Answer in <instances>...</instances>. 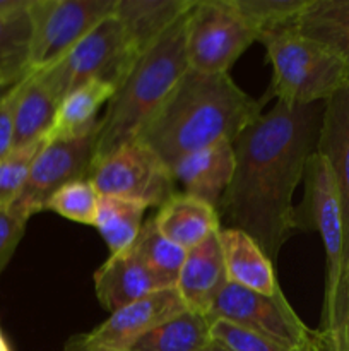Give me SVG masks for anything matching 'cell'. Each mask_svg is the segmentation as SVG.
<instances>
[{
    "mask_svg": "<svg viewBox=\"0 0 349 351\" xmlns=\"http://www.w3.org/2000/svg\"><path fill=\"white\" fill-rule=\"evenodd\" d=\"M322 113L324 103L276 101L233 143L235 175L219 209L229 226L252 237L272 264L301 230L293 195L317 151Z\"/></svg>",
    "mask_w": 349,
    "mask_h": 351,
    "instance_id": "cell-1",
    "label": "cell"
},
{
    "mask_svg": "<svg viewBox=\"0 0 349 351\" xmlns=\"http://www.w3.org/2000/svg\"><path fill=\"white\" fill-rule=\"evenodd\" d=\"M266 99L246 95L229 74L188 69L135 136L168 168L180 158L236 137L262 115Z\"/></svg>",
    "mask_w": 349,
    "mask_h": 351,
    "instance_id": "cell-2",
    "label": "cell"
},
{
    "mask_svg": "<svg viewBox=\"0 0 349 351\" xmlns=\"http://www.w3.org/2000/svg\"><path fill=\"white\" fill-rule=\"evenodd\" d=\"M185 19L187 14L142 51L115 89V95L106 105L105 115L99 119L94 161L135 139L144 123L156 113L181 75L188 71Z\"/></svg>",
    "mask_w": 349,
    "mask_h": 351,
    "instance_id": "cell-3",
    "label": "cell"
},
{
    "mask_svg": "<svg viewBox=\"0 0 349 351\" xmlns=\"http://www.w3.org/2000/svg\"><path fill=\"white\" fill-rule=\"evenodd\" d=\"M305 199L298 211L301 230H315L325 249V291L322 331H341L349 311V266L346 261L344 218L334 173L315 151L305 168Z\"/></svg>",
    "mask_w": 349,
    "mask_h": 351,
    "instance_id": "cell-4",
    "label": "cell"
},
{
    "mask_svg": "<svg viewBox=\"0 0 349 351\" xmlns=\"http://www.w3.org/2000/svg\"><path fill=\"white\" fill-rule=\"evenodd\" d=\"M272 65V95L293 105L325 103L349 82V67L296 27L260 34Z\"/></svg>",
    "mask_w": 349,
    "mask_h": 351,
    "instance_id": "cell-5",
    "label": "cell"
},
{
    "mask_svg": "<svg viewBox=\"0 0 349 351\" xmlns=\"http://www.w3.org/2000/svg\"><path fill=\"white\" fill-rule=\"evenodd\" d=\"M137 58L122 23L109 16L57 64L34 72L60 103L68 93L91 81L108 82L116 89Z\"/></svg>",
    "mask_w": 349,
    "mask_h": 351,
    "instance_id": "cell-6",
    "label": "cell"
},
{
    "mask_svg": "<svg viewBox=\"0 0 349 351\" xmlns=\"http://www.w3.org/2000/svg\"><path fill=\"white\" fill-rule=\"evenodd\" d=\"M257 33L231 0H194L185 19V51L190 71L229 74Z\"/></svg>",
    "mask_w": 349,
    "mask_h": 351,
    "instance_id": "cell-7",
    "label": "cell"
},
{
    "mask_svg": "<svg viewBox=\"0 0 349 351\" xmlns=\"http://www.w3.org/2000/svg\"><path fill=\"white\" fill-rule=\"evenodd\" d=\"M88 180L99 195L127 199L146 208H161L177 194L170 168L137 139L96 160Z\"/></svg>",
    "mask_w": 349,
    "mask_h": 351,
    "instance_id": "cell-8",
    "label": "cell"
},
{
    "mask_svg": "<svg viewBox=\"0 0 349 351\" xmlns=\"http://www.w3.org/2000/svg\"><path fill=\"white\" fill-rule=\"evenodd\" d=\"M116 0H31V71L57 64L106 17Z\"/></svg>",
    "mask_w": 349,
    "mask_h": 351,
    "instance_id": "cell-9",
    "label": "cell"
},
{
    "mask_svg": "<svg viewBox=\"0 0 349 351\" xmlns=\"http://www.w3.org/2000/svg\"><path fill=\"white\" fill-rule=\"evenodd\" d=\"M207 319L211 322H231L296 351L307 350L311 332L293 311L283 290L274 295H262L229 281L212 304Z\"/></svg>",
    "mask_w": 349,
    "mask_h": 351,
    "instance_id": "cell-10",
    "label": "cell"
},
{
    "mask_svg": "<svg viewBox=\"0 0 349 351\" xmlns=\"http://www.w3.org/2000/svg\"><path fill=\"white\" fill-rule=\"evenodd\" d=\"M98 127L68 139H50L36 154L24 189L9 208L29 219L47 209L51 195L64 185L86 180L94 161Z\"/></svg>",
    "mask_w": 349,
    "mask_h": 351,
    "instance_id": "cell-11",
    "label": "cell"
},
{
    "mask_svg": "<svg viewBox=\"0 0 349 351\" xmlns=\"http://www.w3.org/2000/svg\"><path fill=\"white\" fill-rule=\"evenodd\" d=\"M185 311L188 308L185 307L177 288H166L118 308L92 331L74 336L65 348L75 351H125L147 331Z\"/></svg>",
    "mask_w": 349,
    "mask_h": 351,
    "instance_id": "cell-12",
    "label": "cell"
},
{
    "mask_svg": "<svg viewBox=\"0 0 349 351\" xmlns=\"http://www.w3.org/2000/svg\"><path fill=\"white\" fill-rule=\"evenodd\" d=\"M99 304L109 314L140 300L156 291L173 288V285L151 269L133 250L109 254L108 261L92 276Z\"/></svg>",
    "mask_w": 349,
    "mask_h": 351,
    "instance_id": "cell-13",
    "label": "cell"
},
{
    "mask_svg": "<svg viewBox=\"0 0 349 351\" xmlns=\"http://www.w3.org/2000/svg\"><path fill=\"white\" fill-rule=\"evenodd\" d=\"M181 194L207 202L219 209L235 175V151L231 143H218L185 154L170 168Z\"/></svg>",
    "mask_w": 349,
    "mask_h": 351,
    "instance_id": "cell-14",
    "label": "cell"
},
{
    "mask_svg": "<svg viewBox=\"0 0 349 351\" xmlns=\"http://www.w3.org/2000/svg\"><path fill=\"white\" fill-rule=\"evenodd\" d=\"M228 283L219 235L214 233L201 245L188 250L174 288L185 307L207 317L212 304Z\"/></svg>",
    "mask_w": 349,
    "mask_h": 351,
    "instance_id": "cell-15",
    "label": "cell"
},
{
    "mask_svg": "<svg viewBox=\"0 0 349 351\" xmlns=\"http://www.w3.org/2000/svg\"><path fill=\"white\" fill-rule=\"evenodd\" d=\"M317 153L327 160L339 189L349 266V82L324 103Z\"/></svg>",
    "mask_w": 349,
    "mask_h": 351,
    "instance_id": "cell-16",
    "label": "cell"
},
{
    "mask_svg": "<svg viewBox=\"0 0 349 351\" xmlns=\"http://www.w3.org/2000/svg\"><path fill=\"white\" fill-rule=\"evenodd\" d=\"M218 235L229 283L262 295L281 290L274 264L252 237L231 226L219 228Z\"/></svg>",
    "mask_w": 349,
    "mask_h": 351,
    "instance_id": "cell-17",
    "label": "cell"
},
{
    "mask_svg": "<svg viewBox=\"0 0 349 351\" xmlns=\"http://www.w3.org/2000/svg\"><path fill=\"white\" fill-rule=\"evenodd\" d=\"M192 5L194 0H116L113 16L122 23L130 47L140 57Z\"/></svg>",
    "mask_w": 349,
    "mask_h": 351,
    "instance_id": "cell-18",
    "label": "cell"
},
{
    "mask_svg": "<svg viewBox=\"0 0 349 351\" xmlns=\"http://www.w3.org/2000/svg\"><path fill=\"white\" fill-rule=\"evenodd\" d=\"M157 232L181 249L192 250L219 232V211L207 202L177 192L153 218Z\"/></svg>",
    "mask_w": 349,
    "mask_h": 351,
    "instance_id": "cell-19",
    "label": "cell"
},
{
    "mask_svg": "<svg viewBox=\"0 0 349 351\" xmlns=\"http://www.w3.org/2000/svg\"><path fill=\"white\" fill-rule=\"evenodd\" d=\"M58 99L43 84L40 75L31 71L21 89L14 117V147L47 139L53 129L58 112Z\"/></svg>",
    "mask_w": 349,
    "mask_h": 351,
    "instance_id": "cell-20",
    "label": "cell"
},
{
    "mask_svg": "<svg viewBox=\"0 0 349 351\" xmlns=\"http://www.w3.org/2000/svg\"><path fill=\"white\" fill-rule=\"evenodd\" d=\"M296 31L337 55L349 67V0H310Z\"/></svg>",
    "mask_w": 349,
    "mask_h": 351,
    "instance_id": "cell-21",
    "label": "cell"
},
{
    "mask_svg": "<svg viewBox=\"0 0 349 351\" xmlns=\"http://www.w3.org/2000/svg\"><path fill=\"white\" fill-rule=\"evenodd\" d=\"M115 95V88L108 82L91 81L68 93L58 105L50 139H68L81 136L98 127V113L105 103Z\"/></svg>",
    "mask_w": 349,
    "mask_h": 351,
    "instance_id": "cell-22",
    "label": "cell"
},
{
    "mask_svg": "<svg viewBox=\"0 0 349 351\" xmlns=\"http://www.w3.org/2000/svg\"><path fill=\"white\" fill-rule=\"evenodd\" d=\"M211 324L205 315L185 311L147 331L125 351H205L212 345Z\"/></svg>",
    "mask_w": 349,
    "mask_h": 351,
    "instance_id": "cell-23",
    "label": "cell"
},
{
    "mask_svg": "<svg viewBox=\"0 0 349 351\" xmlns=\"http://www.w3.org/2000/svg\"><path fill=\"white\" fill-rule=\"evenodd\" d=\"M146 206L127 199L99 195L94 226L108 245L109 252L116 254L132 247L142 228Z\"/></svg>",
    "mask_w": 349,
    "mask_h": 351,
    "instance_id": "cell-24",
    "label": "cell"
},
{
    "mask_svg": "<svg viewBox=\"0 0 349 351\" xmlns=\"http://www.w3.org/2000/svg\"><path fill=\"white\" fill-rule=\"evenodd\" d=\"M27 10L0 19V91L17 84L31 72V19Z\"/></svg>",
    "mask_w": 349,
    "mask_h": 351,
    "instance_id": "cell-25",
    "label": "cell"
},
{
    "mask_svg": "<svg viewBox=\"0 0 349 351\" xmlns=\"http://www.w3.org/2000/svg\"><path fill=\"white\" fill-rule=\"evenodd\" d=\"M310 0H231L240 16L260 34L296 27Z\"/></svg>",
    "mask_w": 349,
    "mask_h": 351,
    "instance_id": "cell-26",
    "label": "cell"
},
{
    "mask_svg": "<svg viewBox=\"0 0 349 351\" xmlns=\"http://www.w3.org/2000/svg\"><path fill=\"white\" fill-rule=\"evenodd\" d=\"M132 247L151 269L170 281L173 287L177 285L178 274L187 259L188 250L181 249L180 245L161 235L153 219L144 223Z\"/></svg>",
    "mask_w": 349,
    "mask_h": 351,
    "instance_id": "cell-27",
    "label": "cell"
},
{
    "mask_svg": "<svg viewBox=\"0 0 349 351\" xmlns=\"http://www.w3.org/2000/svg\"><path fill=\"white\" fill-rule=\"evenodd\" d=\"M98 202V191L86 178V180L70 182V184L58 189L48 201L47 209L74 223L94 226Z\"/></svg>",
    "mask_w": 349,
    "mask_h": 351,
    "instance_id": "cell-28",
    "label": "cell"
},
{
    "mask_svg": "<svg viewBox=\"0 0 349 351\" xmlns=\"http://www.w3.org/2000/svg\"><path fill=\"white\" fill-rule=\"evenodd\" d=\"M47 139L23 147H12L5 156L0 158V208H9L19 197L34 158Z\"/></svg>",
    "mask_w": 349,
    "mask_h": 351,
    "instance_id": "cell-29",
    "label": "cell"
},
{
    "mask_svg": "<svg viewBox=\"0 0 349 351\" xmlns=\"http://www.w3.org/2000/svg\"><path fill=\"white\" fill-rule=\"evenodd\" d=\"M212 343L228 351H296L226 321H212Z\"/></svg>",
    "mask_w": 349,
    "mask_h": 351,
    "instance_id": "cell-30",
    "label": "cell"
},
{
    "mask_svg": "<svg viewBox=\"0 0 349 351\" xmlns=\"http://www.w3.org/2000/svg\"><path fill=\"white\" fill-rule=\"evenodd\" d=\"M29 219L12 208H0V274L12 259Z\"/></svg>",
    "mask_w": 349,
    "mask_h": 351,
    "instance_id": "cell-31",
    "label": "cell"
},
{
    "mask_svg": "<svg viewBox=\"0 0 349 351\" xmlns=\"http://www.w3.org/2000/svg\"><path fill=\"white\" fill-rule=\"evenodd\" d=\"M24 79L10 86L0 98V158L5 156L14 147V117Z\"/></svg>",
    "mask_w": 349,
    "mask_h": 351,
    "instance_id": "cell-32",
    "label": "cell"
},
{
    "mask_svg": "<svg viewBox=\"0 0 349 351\" xmlns=\"http://www.w3.org/2000/svg\"><path fill=\"white\" fill-rule=\"evenodd\" d=\"M305 351H344L342 348L341 331H322L311 329Z\"/></svg>",
    "mask_w": 349,
    "mask_h": 351,
    "instance_id": "cell-33",
    "label": "cell"
},
{
    "mask_svg": "<svg viewBox=\"0 0 349 351\" xmlns=\"http://www.w3.org/2000/svg\"><path fill=\"white\" fill-rule=\"evenodd\" d=\"M29 5L31 0H0V19L24 12Z\"/></svg>",
    "mask_w": 349,
    "mask_h": 351,
    "instance_id": "cell-34",
    "label": "cell"
},
{
    "mask_svg": "<svg viewBox=\"0 0 349 351\" xmlns=\"http://www.w3.org/2000/svg\"><path fill=\"white\" fill-rule=\"evenodd\" d=\"M341 339H342V348H344V351H349V311H348V315H346L344 324H342Z\"/></svg>",
    "mask_w": 349,
    "mask_h": 351,
    "instance_id": "cell-35",
    "label": "cell"
},
{
    "mask_svg": "<svg viewBox=\"0 0 349 351\" xmlns=\"http://www.w3.org/2000/svg\"><path fill=\"white\" fill-rule=\"evenodd\" d=\"M0 351H10L9 343H7L5 336L2 335V331H0Z\"/></svg>",
    "mask_w": 349,
    "mask_h": 351,
    "instance_id": "cell-36",
    "label": "cell"
},
{
    "mask_svg": "<svg viewBox=\"0 0 349 351\" xmlns=\"http://www.w3.org/2000/svg\"><path fill=\"white\" fill-rule=\"evenodd\" d=\"M212 345H214V348L218 350V351H228L226 348H222V346H219V345H216V343H212Z\"/></svg>",
    "mask_w": 349,
    "mask_h": 351,
    "instance_id": "cell-37",
    "label": "cell"
},
{
    "mask_svg": "<svg viewBox=\"0 0 349 351\" xmlns=\"http://www.w3.org/2000/svg\"><path fill=\"white\" fill-rule=\"evenodd\" d=\"M205 351H218V350H216V348H214V345H211V346H209V348H207V350H205Z\"/></svg>",
    "mask_w": 349,
    "mask_h": 351,
    "instance_id": "cell-38",
    "label": "cell"
},
{
    "mask_svg": "<svg viewBox=\"0 0 349 351\" xmlns=\"http://www.w3.org/2000/svg\"><path fill=\"white\" fill-rule=\"evenodd\" d=\"M7 89H9V88H7ZM7 89H2V91H0V98H2V96H3V93H5Z\"/></svg>",
    "mask_w": 349,
    "mask_h": 351,
    "instance_id": "cell-39",
    "label": "cell"
},
{
    "mask_svg": "<svg viewBox=\"0 0 349 351\" xmlns=\"http://www.w3.org/2000/svg\"><path fill=\"white\" fill-rule=\"evenodd\" d=\"M65 351H75V350H70V348H65Z\"/></svg>",
    "mask_w": 349,
    "mask_h": 351,
    "instance_id": "cell-40",
    "label": "cell"
}]
</instances>
